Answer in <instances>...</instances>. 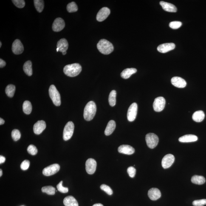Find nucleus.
Returning <instances> with one entry per match:
<instances>
[{"instance_id": "obj_12", "label": "nucleus", "mask_w": 206, "mask_h": 206, "mask_svg": "<svg viewBox=\"0 0 206 206\" xmlns=\"http://www.w3.org/2000/svg\"><path fill=\"white\" fill-rule=\"evenodd\" d=\"M110 13V10L108 8L104 7L102 8L97 13L96 19L97 21L101 22L105 21Z\"/></svg>"}, {"instance_id": "obj_15", "label": "nucleus", "mask_w": 206, "mask_h": 206, "mask_svg": "<svg viewBox=\"0 0 206 206\" xmlns=\"http://www.w3.org/2000/svg\"><path fill=\"white\" fill-rule=\"evenodd\" d=\"M175 47V45L173 43H165L160 45L157 47L158 51L165 53L171 50H173Z\"/></svg>"}, {"instance_id": "obj_23", "label": "nucleus", "mask_w": 206, "mask_h": 206, "mask_svg": "<svg viewBox=\"0 0 206 206\" xmlns=\"http://www.w3.org/2000/svg\"><path fill=\"white\" fill-rule=\"evenodd\" d=\"M63 204L66 206H78L76 199L72 196L66 197L63 200Z\"/></svg>"}, {"instance_id": "obj_42", "label": "nucleus", "mask_w": 206, "mask_h": 206, "mask_svg": "<svg viewBox=\"0 0 206 206\" xmlns=\"http://www.w3.org/2000/svg\"><path fill=\"white\" fill-rule=\"evenodd\" d=\"M127 172L130 177L133 178L134 177L136 173V169L134 167H130L128 168Z\"/></svg>"}, {"instance_id": "obj_18", "label": "nucleus", "mask_w": 206, "mask_h": 206, "mask_svg": "<svg viewBox=\"0 0 206 206\" xmlns=\"http://www.w3.org/2000/svg\"><path fill=\"white\" fill-rule=\"evenodd\" d=\"M119 153L122 154L130 155L135 152V150L133 147L128 145H120L118 148Z\"/></svg>"}, {"instance_id": "obj_4", "label": "nucleus", "mask_w": 206, "mask_h": 206, "mask_svg": "<svg viewBox=\"0 0 206 206\" xmlns=\"http://www.w3.org/2000/svg\"><path fill=\"white\" fill-rule=\"evenodd\" d=\"M49 94L53 103L57 106L61 105V99L59 92L54 85H51L49 88Z\"/></svg>"}, {"instance_id": "obj_28", "label": "nucleus", "mask_w": 206, "mask_h": 206, "mask_svg": "<svg viewBox=\"0 0 206 206\" xmlns=\"http://www.w3.org/2000/svg\"><path fill=\"white\" fill-rule=\"evenodd\" d=\"M205 179L203 176L198 175H194L192 177L191 182L193 184L202 185L205 183Z\"/></svg>"}, {"instance_id": "obj_2", "label": "nucleus", "mask_w": 206, "mask_h": 206, "mask_svg": "<svg viewBox=\"0 0 206 206\" xmlns=\"http://www.w3.org/2000/svg\"><path fill=\"white\" fill-rule=\"evenodd\" d=\"M81 70V66L77 63L67 65L63 69L64 73L67 76L72 77L77 76Z\"/></svg>"}, {"instance_id": "obj_32", "label": "nucleus", "mask_w": 206, "mask_h": 206, "mask_svg": "<svg viewBox=\"0 0 206 206\" xmlns=\"http://www.w3.org/2000/svg\"><path fill=\"white\" fill-rule=\"evenodd\" d=\"M34 2L37 11L39 13L42 12L44 8V1L43 0H35Z\"/></svg>"}, {"instance_id": "obj_44", "label": "nucleus", "mask_w": 206, "mask_h": 206, "mask_svg": "<svg viewBox=\"0 0 206 206\" xmlns=\"http://www.w3.org/2000/svg\"><path fill=\"white\" fill-rule=\"evenodd\" d=\"M6 62L2 59H0V67L2 68L5 67L6 66Z\"/></svg>"}, {"instance_id": "obj_20", "label": "nucleus", "mask_w": 206, "mask_h": 206, "mask_svg": "<svg viewBox=\"0 0 206 206\" xmlns=\"http://www.w3.org/2000/svg\"><path fill=\"white\" fill-rule=\"evenodd\" d=\"M159 4L162 7L164 10L166 11L170 12H176L177 9L176 6L171 3L165 2L164 1H161Z\"/></svg>"}, {"instance_id": "obj_13", "label": "nucleus", "mask_w": 206, "mask_h": 206, "mask_svg": "<svg viewBox=\"0 0 206 206\" xmlns=\"http://www.w3.org/2000/svg\"><path fill=\"white\" fill-rule=\"evenodd\" d=\"M12 51L16 55H19L24 52V46L20 40L16 39L13 42L12 45Z\"/></svg>"}, {"instance_id": "obj_43", "label": "nucleus", "mask_w": 206, "mask_h": 206, "mask_svg": "<svg viewBox=\"0 0 206 206\" xmlns=\"http://www.w3.org/2000/svg\"><path fill=\"white\" fill-rule=\"evenodd\" d=\"M30 165V162L28 160H25L22 162L21 165V170H26L28 169Z\"/></svg>"}, {"instance_id": "obj_16", "label": "nucleus", "mask_w": 206, "mask_h": 206, "mask_svg": "<svg viewBox=\"0 0 206 206\" xmlns=\"http://www.w3.org/2000/svg\"><path fill=\"white\" fill-rule=\"evenodd\" d=\"M46 123L44 121H38L33 126L34 133L36 134H41L43 131L46 129Z\"/></svg>"}, {"instance_id": "obj_1", "label": "nucleus", "mask_w": 206, "mask_h": 206, "mask_svg": "<svg viewBox=\"0 0 206 206\" xmlns=\"http://www.w3.org/2000/svg\"><path fill=\"white\" fill-rule=\"evenodd\" d=\"M97 107L96 103L91 101L87 104L84 111V117L85 120L90 121L93 119L96 112Z\"/></svg>"}, {"instance_id": "obj_30", "label": "nucleus", "mask_w": 206, "mask_h": 206, "mask_svg": "<svg viewBox=\"0 0 206 206\" xmlns=\"http://www.w3.org/2000/svg\"><path fill=\"white\" fill-rule=\"evenodd\" d=\"M116 96H117V92L115 90H112L110 93L108 98V102L110 105L111 107H114L116 105Z\"/></svg>"}, {"instance_id": "obj_36", "label": "nucleus", "mask_w": 206, "mask_h": 206, "mask_svg": "<svg viewBox=\"0 0 206 206\" xmlns=\"http://www.w3.org/2000/svg\"><path fill=\"white\" fill-rule=\"evenodd\" d=\"M27 151L29 154L35 155L38 153V149L33 145H29L27 148Z\"/></svg>"}, {"instance_id": "obj_26", "label": "nucleus", "mask_w": 206, "mask_h": 206, "mask_svg": "<svg viewBox=\"0 0 206 206\" xmlns=\"http://www.w3.org/2000/svg\"><path fill=\"white\" fill-rule=\"evenodd\" d=\"M205 115L203 111L199 110L196 111L193 115V119L195 122H200L205 118Z\"/></svg>"}, {"instance_id": "obj_8", "label": "nucleus", "mask_w": 206, "mask_h": 206, "mask_svg": "<svg viewBox=\"0 0 206 206\" xmlns=\"http://www.w3.org/2000/svg\"><path fill=\"white\" fill-rule=\"evenodd\" d=\"M60 169V167L58 164H54L44 169L43 174L45 176H50L58 172Z\"/></svg>"}, {"instance_id": "obj_45", "label": "nucleus", "mask_w": 206, "mask_h": 206, "mask_svg": "<svg viewBox=\"0 0 206 206\" xmlns=\"http://www.w3.org/2000/svg\"><path fill=\"white\" fill-rule=\"evenodd\" d=\"M6 158L2 156H0V163H4L5 162Z\"/></svg>"}, {"instance_id": "obj_51", "label": "nucleus", "mask_w": 206, "mask_h": 206, "mask_svg": "<svg viewBox=\"0 0 206 206\" xmlns=\"http://www.w3.org/2000/svg\"><path fill=\"white\" fill-rule=\"evenodd\" d=\"M1 46H2V43L1 42H0V47H1Z\"/></svg>"}, {"instance_id": "obj_48", "label": "nucleus", "mask_w": 206, "mask_h": 206, "mask_svg": "<svg viewBox=\"0 0 206 206\" xmlns=\"http://www.w3.org/2000/svg\"><path fill=\"white\" fill-rule=\"evenodd\" d=\"M2 175V171L1 169L0 170V176H1Z\"/></svg>"}, {"instance_id": "obj_25", "label": "nucleus", "mask_w": 206, "mask_h": 206, "mask_svg": "<svg viewBox=\"0 0 206 206\" xmlns=\"http://www.w3.org/2000/svg\"><path fill=\"white\" fill-rule=\"evenodd\" d=\"M116 128V123L114 120L110 121L107 125L105 131V134L106 136H109L114 131Z\"/></svg>"}, {"instance_id": "obj_49", "label": "nucleus", "mask_w": 206, "mask_h": 206, "mask_svg": "<svg viewBox=\"0 0 206 206\" xmlns=\"http://www.w3.org/2000/svg\"><path fill=\"white\" fill-rule=\"evenodd\" d=\"M66 51H65V52H62V54H63V55H66Z\"/></svg>"}, {"instance_id": "obj_6", "label": "nucleus", "mask_w": 206, "mask_h": 206, "mask_svg": "<svg viewBox=\"0 0 206 206\" xmlns=\"http://www.w3.org/2000/svg\"><path fill=\"white\" fill-rule=\"evenodd\" d=\"M74 123L72 122H68L65 126L63 132V139L65 140H68L72 137L74 132Z\"/></svg>"}, {"instance_id": "obj_19", "label": "nucleus", "mask_w": 206, "mask_h": 206, "mask_svg": "<svg viewBox=\"0 0 206 206\" xmlns=\"http://www.w3.org/2000/svg\"><path fill=\"white\" fill-rule=\"evenodd\" d=\"M148 195L151 200L154 201L157 200L161 197V193L159 189L152 188L148 190Z\"/></svg>"}, {"instance_id": "obj_39", "label": "nucleus", "mask_w": 206, "mask_h": 206, "mask_svg": "<svg viewBox=\"0 0 206 206\" xmlns=\"http://www.w3.org/2000/svg\"><path fill=\"white\" fill-rule=\"evenodd\" d=\"M100 189L103 191H105L107 194L109 195H111L113 194V190L111 189L108 186L105 184H102L100 186Z\"/></svg>"}, {"instance_id": "obj_7", "label": "nucleus", "mask_w": 206, "mask_h": 206, "mask_svg": "<svg viewBox=\"0 0 206 206\" xmlns=\"http://www.w3.org/2000/svg\"><path fill=\"white\" fill-rule=\"evenodd\" d=\"M166 101L165 98L162 97H158L155 99L153 108L156 112H160L164 109L165 107Z\"/></svg>"}, {"instance_id": "obj_46", "label": "nucleus", "mask_w": 206, "mask_h": 206, "mask_svg": "<svg viewBox=\"0 0 206 206\" xmlns=\"http://www.w3.org/2000/svg\"><path fill=\"white\" fill-rule=\"evenodd\" d=\"M5 123V121L2 118H0V125L4 124Z\"/></svg>"}, {"instance_id": "obj_11", "label": "nucleus", "mask_w": 206, "mask_h": 206, "mask_svg": "<svg viewBox=\"0 0 206 206\" xmlns=\"http://www.w3.org/2000/svg\"><path fill=\"white\" fill-rule=\"evenodd\" d=\"M175 159L174 156L171 154L166 155L162 159V166L164 169L170 168L173 163Z\"/></svg>"}, {"instance_id": "obj_34", "label": "nucleus", "mask_w": 206, "mask_h": 206, "mask_svg": "<svg viewBox=\"0 0 206 206\" xmlns=\"http://www.w3.org/2000/svg\"><path fill=\"white\" fill-rule=\"evenodd\" d=\"M66 9L68 12L69 13H73V12H77L78 10V7H77V4L74 2H72L67 5Z\"/></svg>"}, {"instance_id": "obj_29", "label": "nucleus", "mask_w": 206, "mask_h": 206, "mask_svg": "<svg viewBox=\"0 0 206 206\" xmlns=\"http://www.w3.org/2000/svg\"><path fill=\"white\" fill-rule=\"evenodd\" d=\"M23 110L25 114H31L32 111V107L30 102L26 100L24 102L23 105Z\"/></svg>"}, {"instance_id": "obj_17", "label": "nucleus", "mask_w": 206, "mask_h": 206, "mask_svg": "<svg viewBox=\"0 0 206 206\" xmlns=\"http://www.w3.org/2000/svg\"><path fill=\"white\" fill-rule=\"evenodd\" d=\"M171 83L173 86L178 88H184L187 85L185 81L179 77H173L171 79Z\"/></svg>"}, {"instance_id": "obj_24", "label": "nucleus", "mask_w": 206, "mask_h": 206, "mask_svg": "<svg viewBox=\"0 0 206 206\" xmlns=\"http://www.w3.org/2000/svg\"><path fill=\"white\" fill-rule=\"evenodd\" d=\"M137 69L134 68H128L124 69L121 73V76L125 79L129 78L133 74L136 73Z\"/></svg>"}, {"instance_id": "obj_22", "label": "nucleus", "mask_w": 206, "mask_h": 206, "mask_svg": "<svg viewBox=\"0 0 206 206\" xmlns=\"http://www.w3.org/2000/svg\"><path fill=\"white\" fill-rule=\"evenodd\" d=\"M198 140V137L193 134H187L182 136L179 139V142H190L196 141Z\"/></svg>"}, {"instance_id": "obj_41", "label": "nucleus", "mask_w": 206, "mask_h": 206, "mask_svg": "<svg viewBox=\"0 0 206 206\" xmlns=\"http://www.w3.org/2000/svg\"><path fill=\"white\" fill-rule=\"evenodd\" d=\"M193 204L194 206H204L206 204V199H203L193 201Z\"/></svg>"}, {"instance_id": "obj_27", "label": "nucleus", "mask_w": 206, "mask_h": 206, "mask_svg": "<svg viewBox=\"0 0 206 206\" xmlns=\"http://www.w3.org/2000/svg\"><path fill=\"white\" fill-rule=\"evenodd\" d=\"M32 63L30 60L24 63L23 69L25 73L29 76H31L32 74Z\"/></svg>"}, {"instance_id": "obj_14", "label": "nucleus", "mask_w": 206, "mask_h": 206, "mask_svg": "<svg viewBox=\"0 0 206 206\" xmlns=\"http://www.w3.org/2000/svg\"><path fill=\"white\" fill-rule=\"evenodd\" d=\"M65 23L63 19L61 18H58L54 21L52 24L53 30L55 32H59L64 28Z\"/></svg>"}, {"instance_id": "obj_47", "label": "nucleus", "mask_w": 206, "mask_h": 206, "mask_svg": "<svg viewBox=\"0 0 206 206\" xmlns=\"http://www.w3.org/2000/svg\"><path fill=\"white\" fill-rule=\"evenodd\" d=\"M92 206H103V204H94V205Z\"/></svg>"}, {"instance_id": "obj_52", "label": "nucleus", "mask_w": 206, "mask_h": 206, "mask_svg": "<svg viewBox=\"0 0 206 206\" xmlns=\"http://www.w3.org/2000/svg\"></svg>"}, {"instance_id": "obj_37", "label": "nucleus", "mask_w": 206, "mask_h": 206, "mask_svg": "<svg viewBox=\"0 0 206 206\" xmlns=\"http://www.w3.org/2000/svg\"><path fill=\"white\" fill-rule=\"evenodd\" d=\"M12 2L17 7L19 8H23L25 6V2L24 0H12Z\"/></svg>"}, {"instance_id": "obj_9", "label": "nucleus", "mask_w": 206, "mask_h": 206, "mask_svg": "<svg viewBox=\"0 0 206 206\" xmlns=\"http://www.w3.org/2000/svg\"><path fill=\"white\" fill-rule=\"evenodd\" d=\"M137 105L136 103H133L128 108L127 113L128 120L129 122H133L135 120L137 116Z\"/></svg>"}, {"instance_id": "obj_40", "label": "nucleus", "mask_w": 206, "mask_h": 206, "mask_svg": "<svg viewBox=\"0 0 206 206\" xmlns=\"http://www.w3.org/2000/svg\"><path fill=\"white\" fill-rule=\"evenodd\" d=\"M182 24V23L181 21H173L170 23L169 26L172 29H177L180 28Z\"/></svg>"}, {"instance_id": "obj_33", "label": "nucleus", "mask_w": 206, "mask_h": 206, "mask_svg": "<svg viewBox=\"0 0 206 206\" xmlns=\"http://www.w3.org/2000/svg\"><path fill=\"white\" fill-rule=\"evenodd\" d=\"M42 191L44 193H46L49 195L55 194V189L52 186H46L42 187Z\"/></svg>"}, {"instance_id": "obj_3", "label": "nucleus", "mask_w": 206, "mask_h": 206, "mask_svg": "<svg viewBox=\"0 0 206 206\" xmlns=\"http://www.w3.org/2000/svg\"><path fill=\"white\" fill-rule=\"evenodd\" d=\"M97 47L99 51L105 55H108L111 53L114 50L113 44L105 39L100 40L97 44Z\"/></svg>"}, {"instance_id": "obj_38", "label": "nucleus", "mask_w": 206, "mask_h": 206, "mask_svg": "<svg viewBox=\"0 0 206 206\" xmlns=\"http://www.w3.org/2000/svg\"><path fill=\"white\" fill-rule=\"evenodd\" d=\"M62 183V181H60V182L59 183V184L57 186V189H58L59 191L61 192L62 193H67L68 191H69V189H68L67 187H63Z\"/></svg>"}, {"instance_id": "obj_10", "label": "nucleus", "mask_w": 206, "mask_h": 206, "mask_svg": "<svg viewBox=\"0 0 206 206\" xmlns=\"http://www.w3.org/2000/svg\"><path fill=\"white\" fill-rule=\"evenodd\" d=\"M97 162L95 159H89L86 163V170L87 173L89 174H92L95 172L96 169Z\"/></svg>"}, {"instance_id": "obj_5", "label": "nucleus", "mask_w": 206, "mask_h": 206, "mask_svg": "<svg viewBox=\"0 0 206 206\" xmlns=\"http://www.w3.org/2000/svg\"><path fill=\"white\" fill-rule=\"evenodd\" d=\"M145 140L148 148L153 149L157 146L159 143V138L155 134L150 133L145 136Z\"/></svg>"}, {"instance_id": "obj_50", "label": "nucleus", "mask_w": 206, "mask_h": 206, "mask_svg": "<svg viewBox=\"0 0 206 206\" xmlns=\"http://www.w3.org/2000/svg\"><path fill=\"white\" fill-rule=\"evenodd\" d=\"M59 49L58 48H57V49H56L57 52H58L59 51Z\"/></svg>"}, {"instance_id": "obj_21", "label": "nucleus", "mask_w": 206, "mask_h": 206, "mask_svg": "<svg viewBox=\"0 0 206 206\" xmlns=\"http://www.w3.org/2000/svg\"><path fill=\"white\" fill-rule=\"evenodd\" d=\"M69 47V43L66 39L62 38L58 42L57 48H58L59 51L63 52L66 51Z\"/></svg>"}, {"instance_id": "obj_35", "label": "nucleus", "mask_w": 206, "mask_h": 206, "mask_svg": "<svg viewBox=\"0 0 206 206\" xmlns=\"http://www.w3.org/2000/svg\"><path fill=\"white\" fill-rule=\"evenodd\" d=\"M11 135L12 139L15 141H17L21 138V133L18 129H13Z\"/></svg>"}, {"instance_id": "obj_31", "label": "nucleus", "mask_w": 206, "mask_h": 206, "mask_svg": "<svg viewBox=\"0 0 206 206\" xmlns=\"http://www.w3.org/2000/svg\"><path fill=\"white\" fill-rule=\"evenodd\" d=\"M15 91V87L13 84L8 85L6 89V93L8 96L12 97L14 95Z\"/></svg>"}]
</instances>
